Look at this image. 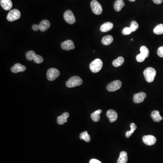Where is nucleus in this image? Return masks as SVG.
<instances>
[{
	"mask_svg": "<svg viewBox=\"0 0 163 163\" xmlns=\"http://www.w3.org/2000/svg\"><path fill=\"white\" fill-rule=\"evenodd\" d=\"M131 41L133 40V39H131Z\"/></svg>",
	"mask_w": 163,
	"mask_h": 163,
	"instance_id": "38",
	"label": "nucleus"
},
{
	"mask_svg": "<svg viewBox=\"0 0 163 163\" xmlns=\"http://www.w3.org/2000/svg\"><path fill=\"white\" fill-rule=\"evenodd\" d=\"M107 116L110 120V122H113L116 121L118 117V115L116 111L111 109L107 111Z\"/></svg>",
	"mask_w": 163,
	"mask_h": 163,
	"instance_id": "12",
	"label": "nucleus"
},
{
	"mask_svg": "<svg viewBox=\"0 0 163 163\" xmlns=\"http://www.w3.org/2000/svg\"><path fill=\"white\" fill-rule=\"evenodd\" d=\"M146 95L144 92H140L138 93L135 94L134 95L133 101L136 103H142L146 98Z\"/></svg>",
	"mask_w": 163,
	"mask_h": 163,
	"instance_id": "11",
	"label": "nucleus"
},
{
	"mask_svg": "<svg viewBox=\"0 0 163 163\" xmlns=\"http://www.w3.org/2000/svg\"><path fill=\"white\" fill-rule=\"evenodd\" d=\"M103 66V62L99 58H97L91 63L89 66L90 69L93 73H98L101 70Z\"/></svg>",
	"mask_w": 163,
	"mask_h": 163,
	"instance_id": "3",
	"label": "nucleus"
},
{
	"mask_svg": "<svg viewBox=\"0 0 163 163\" xmlns=\"http://www.w3.org/2000/svg\"><path fill=\"white\" fill-rule=\"evenodd\" d=\"M124 62V58L122 57H119L113 61V64L115 67H118L123 64Z\"/></svg>",
	"mask_w": 163,
	"mask_h": 163,
	"instance_id": "23",
	"label": "nucleus"
},
{
	"mask_svg": "<svg viewBox=\"0 0 163 163\" xmlns=\"http://www.w3.org/2000/svg\"><path fill=\"white\" fill-rule=\"evenodd\" d=\"M32 29L34 31H38V30H40L39 25H34L32 26Z\"/></svg>",
	"mask_w": 163,
	"mask_h": 163,
	"instance_id": "34",
	"label": "nucleus"
},
{
	"mask_svg": "<svg viewBox=\"0 0 163 163\" xmlns=\"http://www.w3.org/2000/svg\"><path fill=\"white\" fill-rule=\"evenodd\" d=\"M129 1H131V2H134V1H135L136 0H129Z\"/></svg>",
	"mask_w": 163,
	"mask_h": 163,
	"instance_id": "37",
	"label": "nucleus"
},
{
	"mask_svg": "<svg viewBox=\"0 0 163 163\" xmlns=\"http://www.w3.org/2000/svg\"><path fill=\"white\" fill-rule=\"evenodd\" d=\"M69 116H70V114L67 112L62 114L61 116L58 117L57 119V122L58 124L60 125L64 124L65 123L67 122L68 118Z\"/></svg>",
	"mask_w": 163,
	"mask_h": 163,
	"instance_id": "15",
	"label": "nucleus"
},
{
	"mask_svg": "<svg viewBox=\"0 0 163 163\" xmlns=\"http://www.w3.org/2000/svg\"><path fill=\"white\" fill-rule=\"evenodd\" d=\"M90 5L94 14L97 15L101 14L103 12V8L101 5L97 0H93L91 2Z\"/></svg>",
	"mask_w": 163,
	"mask_h": 163,
	"instance_id": "6",
	"label": "nucleus"
},
{
	"mask_svg": "<svg viewBox=\"0 0 163 163\" xmlns=\"http://www.w3.org/2000/svg\"><path fill=\"white\" fill-rule=\"evenodd\" d=\"M131 130L130 131H127L126 133V136L127 138H129L132 135V134L137 129V127L134 123H132L130 125Z\"/></svg>",
	"mask_w": 163,
	"mask_h": 163,
	"instance_id": "26",
	"label": "nucleus"
},
{
	"mask_svg": "<svg viewBox=\"0 0 163 163\" xmlns=\"http://www.w3.org/2000/svg\"><path fill=\"white\" fill-rule=\"evenodd\" d=\"M102 113V111L100 109L96 111L91 115V117L93 121L98 122L100 119V114Z\"/></svg>",
	"mask_w": 163,
	"mask_h": 163,
	"instance_id": "20",
	"label": "nucleus"
},
{
	"mask_svg": "<svg viewBox=\"0 0 163 163\" xmlns=\"http://www.w3.org/2000/svg\"><path fill=\"white\" fill-rule=\"evenodd\" d=\"M130 27L132 30V32H134L138 29L139 28V25L136 21H132L131 22Z\"/></svg>",
	"mask_w": 163,
	"mask_h": 163,
	"instance_id": "30",
	"label": "nucleus"
},
{
	"mask_svg": "<svg viewBox=\"0 0 163 163\" xmlns=\"http://www.w3.org/2000/svg\"><path fill=\"white\" fill-rule=\"evenodd\" d=\"M145 57L143 55H142L141 54H138L136 57V60L138 62H142L144 61L145 60Z\"/></svg>",
	"mask_w": 163,
	"mask_h": 163,
	"instance_id": "32",
	"label": "nucleus"
},
{
	"mask_svg": "<svg viewBox=\"0 0 163 163\" xmlns=\"http://www.w3.org/2000/svg\"><path fill=\"white\" fill-rule=\"evenodd\" d=\"M122 83L120 80H115L110 83L107 86V89L109 91H114L118 90L121 87Z\"/></svg>",
	"mask_w": 163,
	"mask_h": 163,
	"instance_id": "8",
	"label": "nucleus"
},
{
	"mask_svg": "<svg viewBox=\"0 0 163 163\" xmlns=\"http://www.w3.org/2000/svg\"><path fill=\"white\" fill-rule=\"evenodd\" d=\"M113 24L110 22H107L101 25L100 30L102 32H108L113 29Z\"/></svg>",
	"mask_w": 163,
	"mask_h": 163,
	"instance_id": "17",
	"label": "nucleus"
},
{
	"mask_svg": "<svg viewBox=\"0 0 163 163\" xmlns=\"http://www.w3.org/2000/svg\"><path fill=\"white\" fill-rule=\"evenodd\" d=\"M0 4L3 9L6 11L11 10L13 6L11 0H1Z\"/></svg>",
	"mask_w": 163,
	"mask_h": 163,
	"instance_id": "13",
	"label": "nucleus"
},
{
	"mask_svg": "<svg viewBox=\"0 0 163 163\" xmlns=\"http://www.w3.org/2000/svg\"><path fill=\"white\" fill-rule=\"evenodd\" d=\"M21 14L19 10L17 9H13L9 11L7 16V20L10 22H12L18 20L21 17Z\"/></svg>",
	"mask_w": 163,
	"mask_h": 163,
	"instance_id": "4",
	"label": "nucleus"
},
{
	"mask_svg": "<svg viewBox=\"0 0 163 163\" xmlns=\"http://www.w3.org/2000/svg\"><path fill=\"white\" fill-rule=\"evenodd\" d=\"M26 70V67L24 65H21L20 64H16L11 68V72L15 74L20 72H24Z\"/></svg>",
	"mask_w": 163,
	"mask_h": 163,
	"instance_id": "14",
	"label": "nucleus"
},
{
	"mask_svg": "<svg viewBox=\"0 0 163 163\" xmlns=\"http://www.w3.org/2000/svg\"><path fill=\"white\" fill-rule=\"evenodd\" d=\"M151 117L154 122H160L163 119V117L160 115V112L156 110L152 111L151 114Z\"/></svg>",
	"mask_w": 163,
	"mask_h": 163,
	"instance_id": "18",
	"label": "nucleus"
},
{
	"mask_svg": "<svg viewBox=\"0 0 163 163\" xmlns=\"http://www.w3.org/2000/svg\"><path fill=\"white\" fill-rule=\"evenodd\" d=\"M39 25L40 30L44 32L49 29L50 26V23L49 21L44 20L41 21Z\"/></svg>",
	"mask_w": 163,
	"mask_h": 163,
	"instance_id": "16",
	"label": "nucleus"
},
{
	"mask_svg": "<svg viewBox=\"0 0 163 163\" xmlns=\"http://www.w3.org/2000/svg\"><path fill=\"white\" fill-rule=\"evenodd\" d=\"M36 55V54L34 51L30 50L28 51L26 54V58L27 60L29 61H31L33 60L34 56Z\"/></svg>",
	"mask_w": 163,
	"mask_h": 163,
	"instance_id": "28",
	"label": "nucleus"
},
{
	"mask_svg": "<svg viewBox=\"0 0 163 163\" xmlns=\"http://www.w3.org/2000/svg\"><path fill=\"white\" fill-rule=\"evenodd\" d=\"M83 83V80L78 76H73L70 78L66 83L68 87L72 88L77 86H80Z\"/></svg>",
	"mask_w": 163,
	"mask_h": 163,
	"instance_id": "2",
	"label": "nucleus"
},
{
	"mask_svg": "<svg viewBox=\"0 0 163 163\" xmlns=\"http://www.w3.org/2000/svg\"><path fill=\"white\" fill-rule=\"evenodd\" d=\"M125 5L123 0H117L114 5V8L117 11H120Z\"/></svg>",
	"mask_w": 163,
	"mask_h": 163,
	"instance_id": "19",
	"label": "nucleus"
},
{
	"mask_svg": "<svg viewBox=\"0 0 163 163\" xmlns=\"http://www.w3.org/2000/svg\"><path fill=\"white\" fill-rule=\"evenodd\" d=\"M80 138L87 142H90L91 140L90 136L88 134L87 131H84L81 133L80 135Z\"/></svg>",
	"mask_w": 163,
	"mask_h": 163,
	"instance_id": "24",
	"label": "nucleus"
},
{
	"mask_svg": "<svg viewBox=\"0 0 163 163\" xmlns=\"http://www.w3.org/2000/svg\"><path fill=\"white\" fill-rule=\"evenodd\" d=\"M128 160L127 154L125 151L121 152L120 156L117 160V163H127Z\"/></svg>",
	"mask_w": 163,
	"mask_h": 163,
	"instance_id": "21",
	"label": "nucleus"
},
{
	"mask_svg": "<svg viewBox=\"0 0 163 163\" xmlns=\"http://www.w3.org/2000/svg\"><path fill=\"white\" fill-rule=\"evenodd\" d=\"M113 41V38L111 35H107L103 37L101 40L103 44L105 45H108L110 44Z\"/></svg>",
	"mask_w": 163,
	"mask_h": 163,
	"instance_id": "22",
	"label": "nucleus"
},
{
	"mask_svg": "<svg viewBox=\"0 0 163 163\" xmlns=\"http://www.w3.org/2000/svg\"><path fill=\"white\" fill-rule=\"evenodd\" d=\"M140 54L142 55H143L145 58H147L148 57L149 55V50L145 46H142L140 48Z\"/></svg>",
	"mask_w": 163,
	"mask_h": 163,
	"instance_id": "27",
	"label": "nucleus"
},
{
	"mask_svg": "<svg viewBox=\"0 0 163 163\" xmlns=\"http://www.w3.org/2000/svg\"><path fill=\"white\" fill-rule=\"evenodd\" d=\"M64 18L65 21L69 24H74L76 21L75 17L70 10H67L64 14Z\"/></svg>",
	"mask_w": 163,
	"mask_h": 163,
	"instance_id": "7",
	"label": "nucleus"
},
{
	"mask_svg": "<svg viewBox=\"0 0 163 163\" xmlns=\"http://www.w3.org/2000/svg\"><path fill=\"white\" fill-rule=\"evenodd\" d=\"M154 3L156 4H160L163 2V0H152Z\"/></svg>",
	"mask_w": 163,
	"mask_h": 163,
	"instance_id": "36",
	"label": "nucleus"
},
{
	"mask_svg": "<svg viewBox=\"0 0 163 163\" xmlns=\"http://www.w3.org/2000/svg\"><path fill=\"white\" fill-rule=\"evenodd\" d=\"M61 47L62 49L65 50H71L75 49L74 42L71 40H67L61 43Z\"/></svg>",
	"mask_w": 163,
	"mask_h": 163,
	"instance_id": "10",
	"label": "nucleus"
},
{
	"mask_svg": "<svg viewBox=\"0 0 163 163\" xmlns=\"http://www.w3.org/2000/svg\"><path fill=\"white\" fill-rule=\"evenodd\" d=\"M153 31L155 34L158 35L163 34V24H160L157 25L154 29Z\"/></svg>",
	"mask_w": 163,
	"mask_h": 163,
	"instance_id": "25",
	"label": "nucleus"
},
{
	"mask_svg": "<svg viewBox=\"0 0 163 163\" xmlns=\"http://www.w3.org/2000/svg\"><path fill=\"white\" fill-rule=\"evenodd\" d=\"M33 61L37 64H41L44 61V58L40 55L36 54L34 58H33Z\"/></svg>",
	"mask_w": 163,
	"mask_h": 163,
	"instance_id": "29",
	"label": "nucleus"
},
{
	"mask_svg": "<svg viewBox=\"0 0 163 163\" xmlns=\"http://www.w3.org/2000/svg\"><path fill=\"white\" fill-rule=\"evenodd\" d=\"M132 31L130 27H125L122 31V34L123 35H129L132 33Z\"/></svg>",
	"mask_w": 163,
	"mask_h": 163,
	"instance_id": "31",
	"label": "nucleus"
},
{
	"mask_svg": "<svg viewBox=\"0 0 163 163\" xmlns=\"http://www.w3.org/2000/svg\"><path fill=\"white\" fill-rule=\"evenodd\" d=\"M142 140L145 144L147 146H153L156 142V138L152 135H147L143 137Z\"/></svg>",
	"mask_w": 163,
	"mask_h": 163,
	"instance_id": "9",
	"label": "nucleus"
},
{
	"mask_svg": "<svg viewBox=\"0 0 163 163\" xmlns=\"http://www.w3.org/2000/svg\"><path fill=\"white\" fill-rule=\"evenodd\" d=\"M146 81L148 83H152L154 81L156 71L153 68L148 67L144 70L143 72Z\"/></svg>",
	"mask_w": 163,
	"mask_h": 163,
	"instance_id": "1",
	"label": "nucleus"
},
{
	"mask_svg": "<svg viewBox=\"0 0 163 163\" xmlns=\"http://www.w3.org/2000/svg\"><path fill=\"white\" fill-rule=\"evenodd\" d=\"M60 75V71L55 68H50L47 72V78L50 81L54 80L59 77Z\"/></svg>",
	"mask_w": 163,
	"mask_h": 163,
	"instance_id": "5",
	"label": "nucleus"
},
{
	"mask_svg": "<svg viewBox=\"0 0 163 163\" xmlns=\"http://www.w3.org/2000/svg\"><path fill=\"white\" fill-rule=\"evenodd\" d=\"M157 54L160 57L163 58V46L160 47L158 49Z\"/></svg>",
	"mask_w": 163,
	"mask_h": 163,
	"instance_id": "33",
	"label": "nucleus"
},
{
	"mask_svg": "<svg viewBox=\"0 0 163 163\" xmlns=\"http://www.w3.org/2000/svg\"><path fill=\"white\" fill-rule=\"evenodd\" d=\"M89 163H101V162L96 159H91Z\"/></svg>",
	"mask_w": 163,
	"mask_h": 163,
	"instance_id": "35",
	"label": "nucleus"
}]
</instances>
